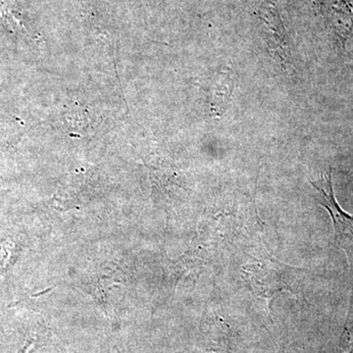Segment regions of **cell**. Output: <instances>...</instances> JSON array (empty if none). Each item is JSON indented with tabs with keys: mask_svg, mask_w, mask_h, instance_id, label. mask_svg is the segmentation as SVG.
<instances>
[{
	"mask_svg": "<svg viewBox=\"0 0 353 353\" xmlns=\"http://www.w3.org/2000/svg\"><path fill=\"white\" fill-rule=\"evenodd\" d=\"M234 80L229 72H222L213 90V108L221 115L226 109L231 97Z\"/></svg>",
	"mask_w": 353,
	"mask_h": 353,
	"instance_id": "cell-4",
	"label": "cell"
},
{
	"mask_svg": "<svg viewBox=\"0 0 353 353\" xmlns=\"http://www.w3.org/2000/svg\"><path fill=\"white\" fill-rule=\"evenodd\" d=\"M325 14L332 27L343 38L347 36L353 24V12L343 0H329L325 4Z\"/></svg>",
	"mask_w": 353,
	"mask_h": 353,
	"instance_id": "cell-3",
	"label": "cell"
},
{
	"mask_svg": "<svg viewBox=\"0 0 353 353\" xmlns=\"http://www.w3.org/2000/svg\"><path fill=\"white\" fill-rule=\"evenodd\" d=\"M311 183L317 190L318 201L328 210L333 219L336 243L347 252L353 271V216L345 212L336 202L331 171L323 174L315 182L311 181Z\"/></svg>",
	"mask_w": 353,
	"mask_h": 353,
	"instance_id": "cell-1",
	"label": "cell"
},
{
	"mask_svg": "<svg viewBox=\"0 0 353 353\" xmlns=\"http://www.w3.org/2000/svg\"><path fill=\"white\" fill-rule=\"evenodd\" d=\"M257 18L263 22L267 30V38L276 46H284L285 32L284 24L281 19L277 7L271 2H265L259 6L256 12Z\"/></svg>",
	"mask_w": 353,
	"mask_h": 353,
	"instance_id": "cell-2",
	"label": "cell"
}]
</instances>
